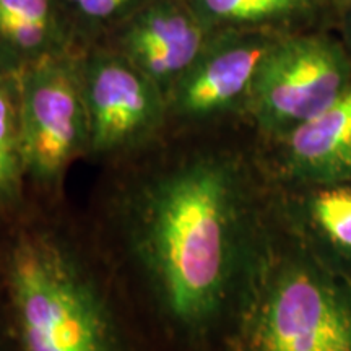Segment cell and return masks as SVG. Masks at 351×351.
Wrapping results in <instances>:
<instances>
[{
  "mask_svg": "<svg viewBox=\"0 0 351 351\" xmlns=\"http://www.w3.org/2000/svg\"><path fill=\"white\" fill-rule=\"evenodd\" d=\"M243 219V187L226 158H192L145 191L135 244L178 324L205 326L225 304L241 256Z\"/></svg>",
  "mask_w": 351,
  "mask_h": 351,
  "instance_id": "6da1fadb",
  "label": "cell"
},
{
  "mask_svg": "<svg viewBox=\"0 0 351 351\" xmlns=\"http://www.w3.org/2000/svg\"><path fill=\"white\" fill-rule=\"evenodd\" d=\"M7 276L23 351H116L111 314L62 241L47 232L20 236Z\"/></svg>",
  "mask_w": 351,
  "mask_h": 351,
  "instance_id": "7a4b0ae2",
  "label": "cell"
},
{
  "mask_svg": "<svg viewBox=\"0 0 351 351\" xmlns=\"http://www.w3.org/2000/svg\"><path fill=\"white\" fill-rule=\"evenodd\" d=\"M244 314L243 351H351V285L302 251L258 271Z\"/></svg>",
  "mask_w": 351,
  "mask_h": 351,
  "instance_id": "3957f363",
  "label": "cell"
},
{
  "mask_svg": "<svg viewBox=\"0 0 351 351\" xmlns=\"http://www.w3.org/2000/svg\"><path fill=\"white\" fill-rule=\"evenodd\" d=\"M351 82V54L320 34L282 33L263 57L245 111L280 138L326 109Z\"/></svg>",
  "mask_w": 351,
  "mask_h": 351,
  "instance_id": "277c9868",
  "label": "cell"
},
{
  "mask_svg": "<svg viewBox=\"0 0 351 351\" xmlns=\"http://www.w3.org/2000/svg\"><path fill=\"white\" fill-rule=\"evenodd\" d=\"M20 140L25 173L51 187L90 148L78 51L46 57L19 75Z\"/></svg>",
  "mask_w": 351,
  "mask_h": 351,
  "instance_id": "5b68a950",
  "label": "cell"
},
{
  "mask_svg": "<svg viewBox=\"0 0 351 351\" xmlns=\"http://www.w3.org/2000/svg\"><path fill=\"white\" fill-rule=\"evenodd\" d=\"M90 148L96 155L142 145L168 121V98L125 57L96 43L78 49Z\"/></svg>",
  "mask_w": 351,
  "mask_h": 351,
  "instance_id": "8992f818",
  "label": "cell"
},
{
  "mask_svg": "<svg viewBox=\"0 0 351 351\" xmlns=\"http://www.w3.org/2000/svg\"><path fill=\"white\" fill-rule=\"evenodd\" d=\"M280 34L262 29L215 32L169 91L168 121L197 124L247 108L258 67Z\"/></svg>",
  "mask_w": 351,
  "mask_h": 351,
  "instance_id": "52a82bcc",
  "label": "cell"
},
{
  "mask_svg": "<svg viewBox=\"0 0 351 351\" xmlns=\"http://www.w3.org/2000/svg\"><path fill=\"white\" fill-rule=\"evenodd\" d=\"M213 33L184 0H150L99 43L125 57L168 98Z\"/></svg>",
  "mask_w": 351,
  "mask_h": 351,
  "instance_id": "ba28073f",
  "label": "cell"
},
{
  "mask_svg": "<svg viewBox=\"0 0 351 351\" xmlns=\"http://www.w3.org/2000/svg\"><path fill=\"white\" fill-rule=\"evenodd\" d=\"M278 140L293 178L317 186L351 182V82L326 109Z\"/></svg>",
  "mask_w": 351,
  "mask_h": 351,
  "instance_id": "9c48e42d",
  "label": "cell"
},
{
  "mask_svg": "<svg viewBox=\"0 0 351 351\" xmlns=\"http://www.w3.org/2000/svg\"><path fill=\"white\" fill-rule=\"evenodd\" d=\"M80 49L59 0H0V72Z\"/></svg>",
  "mask_w": 351,
  "mask_h": 351,
  "instance_id": "30bf717a",
  "label": "cell"
},
{
  "mask_svg": "<svg viewBox=\"0 0 351 351\" xmlns=\"http://www.w3.org/2000/svg\"><path fill=\"white\" fill-rule=\"evenodd\" d=\"M212 32L262 29L282 33L285 25L307 15L313 0H184Z\"/></svg>",
  "mask_w": 351,
  "mask_h": 351,
  "instance_id": "8fae6325",
  "label": "cell"
},
{
  "mask_svg": "<svg viewBox=\"0 0 351 351\" xmlns=\"http://www.w3.org/2000/svg\"><path fill=\"white\" fill-rule=\"evenodd\" d=\"M25 165L21 155L19 77L0 72V207L20 199Z\"/></svg>",
  "mask_w": 351,
  "mask_h": 351,
  "instance_id": "7c38bea8",
  "label": "cell"
},
{
  "mask_svg": "<svg viewBox=\"0 0 351 351\" xmlns=\"http://www.w3.org/2000/svg\"><path fill=\"white\" fill-rule=\"evenodd\" d=\"M78 47L99 43L150 0H59Z\"/></svg>",
  "mask_w": 351,
  "mask_h": 351,
  "instance_id": "4fadbf2b",
  "label": "cell"
},
{
  "mask_svg": "<svg viewBox=\"0 0 351 351\" xmlns=\"http://www.w3.org/2000/svg\"><path fill=\"white\" fill-rule=\"evenodd\" d=\"M309 215L319 234L351 256V182L328 184L311 197Z\"/></svg>",
  "mask_w": 351,
  "mask_h": 351,
  "instance_id": "5bb4252c",
  "label": "cell"
},
{
  "mask_svg": "<svg viewBox=\"0 0 351 351\" xmlns=\"http://www.w3.org/2000/svg\"><path fill=\"white\" fill-rule=\"evenodd\" d=\"M346 49H348V52L351 54V12L348 13V19H346Z\"/></svg>",
  "mask_w": 351,
  "mask_h": 351,
  "instance_id": "9a60e30c",
  "label": "cell"
}]
</instances>
